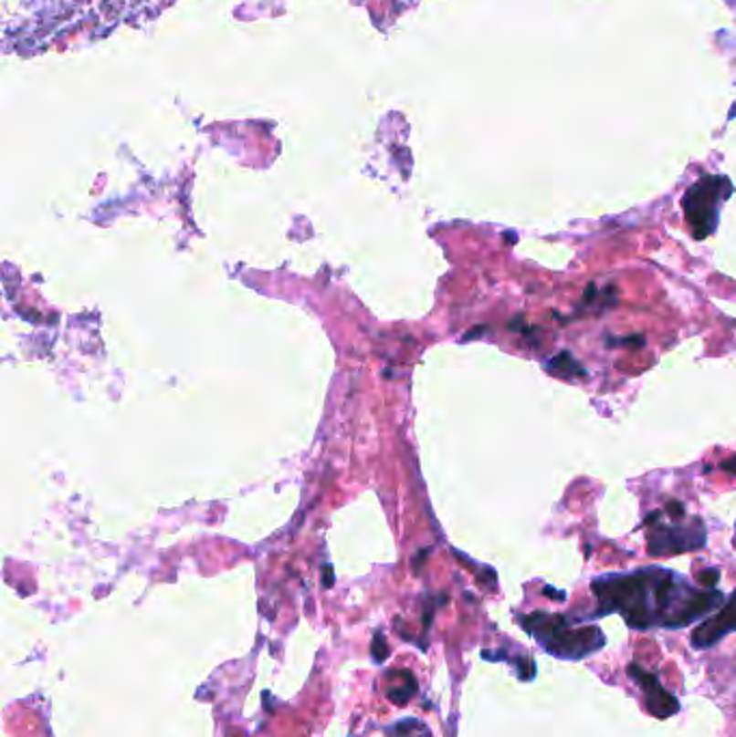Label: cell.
<instances>
[{
	"label": "cell",
	"mask_w": 736,
	"mask_h": 737,
	"mask_svg": "<svg viewBox=\"0 0 736 737\" xmlns=\"http://www.w3.org/2000/svg\"><path fill=\"white\" fill-rule=\"evenodd\" d=\"M372 658L373 662H384V659L389 658V645H387V638H384L383 634H376L372 640Z\"/></svg>",
	"instance_id": "cell-10"
},
{
	"label": "cell",
	"mask_w": 736,
	"mask_h": 737,
	"mask_svg": "<svg viewBox=\"0 0 736 737\" xmlns=\"http://www.w3.org/2000/svg\"><path fill=\"white\" fill-rule=\"evenodd\" d=\"M648 528V552L652 556H674L706 545V526L699 518L672 520L661 511V518Z\"/></svg>",
	"instance_id": "cell-4"
},
{
	"label": "cell",
	"mask_w": 736,
	"mask_h": 737,
	"mask_svg": "<svg viewBox=\"0 0 736 737\" xmlns=\"http://www.w3.org/2000/svg\"><path fill=\"white\" fill-rule=\"evenodd\" d=\"M544 596H549V597H553V599H566V593H563V591H555V588H551V586H544Z\"/></svg>",
	"instance_id": "cell-15"
},
{
	"label": "cell",
	"mask_w": 736,
	"mask_h": 737,
	"mask_svg": "<svg viewBox=\"0 0 736 737\" xmlns=\"http://www.w3.org/2000/svg\"><path fill=\"white\" fill-rule=\"evenodd\" d=\"M384 737H432V731L417 718H402L384 729Z\"/></svg>",
	"instance_id": "cell-9"
},
{
	"label": "cell",
	"mask_w": 736,
	"mask_h": 737,
	"mask_svg": "<svg viewBox=\"0 0 736 737\" xmlns=\"http://www.w3.org/2000/svg\"><path fill=\"white\" fill-rule=\"evenodd\" d=\"M732 190L728 177L721 175H706L687 190L682 196V212L696 240H706L715 234L720 224V210Z\"/></svg>",
	"instance_id": "cell-3"
},
{
	"label": "cell",
	"mask_w": 736,
	"mask_h": 737,
	"mask_svg": "<svg viewBox=\"0 0 736 737\" xmlns=\"http://www.w3.org/2000/svg\"><path fill=\"white\" fill-rule=\"evenodd\" d=\"M730 632H736V591L730 596L728 602H723L715 615L693 629L691 645L696 649H710V647L726 638Z\"/></svg>",
	"instance_id": "cell-6"
},
{
	"label": "cell",
	"mask_w": 736,
	"mask_h": 737,
	"mask_svg": "<svg viewBox=\"0 0 736 737\" xmlns=\"http://www.w3.org/2000/svg\"><path fill=\"white\" fill-rule=\"evenodd\" d=\"M721 471L734 474L736 477V455L730 457V460H726V462H721Z\"/></svg>",
	"instance_id": "cell-14"
},
{
	"label": "cell",
	"mask_w": 736,
	"mask_h": 737,
	"mask_svg": "<svg viewBox=\"0 0 736 737\" xmlns=\"http://www.w3.org/2000/svg\"><path fill=\"white\" fill-rule=\"evenodd\" d=\"M520 626L536 638V643L546 653L562 659H573V662L594 656L607 643L601 628L592 623H579V619H570L563 615H553V612H531V615L520 617Z\"/></svg>",
	"instance_id": "cell-2"
},
{
	"label": "cell",
	"mask_w": 736,
	"mask_h": 737,
	"mask_svg": "<svg viewBox=\"0 0 736 737\" xmlns=\"http://www.w3.org/2000/svg\"><path fill=\"white\" fill-rule=\"evenodd\" d=\"M663 514H665V515H668V518H672V520H680V518H687V511H685V504H682V503H678V501H669L668 504H665Z\"/></svg>",
	"instance_id": "cell-13"
},
{
	"label": "cell",
	"mask_w": 736,
	"mask_h": 737,
	"mask_svg": "<svg viewBox=\"0 0 736 737\" xmlns=\"http://www.w3.org/2000/svg\"><path fill=\"white\" fill-rule=\"evenodd\" d=\"M417 694V680L411 670L394 669L387 683V699L395 705H406Z\"/></svg>",
	"instance_id": "cell-7"
},
{
	"label": "cell",
	"mask_w": 736,
	"mask_h": 737,
	"mask_svg": "<svg viewBox=\"0 0 736 737\" xmlns=\"http://www.w3.org/2000/svg\"><path fill=\"white\" fill-rule=\"evenodd\" d=\"M734 545H736V531H734Z\"/></svg>",
	"instance_id": "cell-16"
},
{
	"label": "cell",
	"mask_w": 736,
	"mask_h": 737,
	"mask_svg": "<svg viewBox=\"0 0 736 737\" xmlns=\"http://www.w3.org/2000/svg\"><path fill=\"white\" fill-rule=\"evenodd\" d=\"M717 582H720V569L709 567V569H702V572H699V585H702L704 588H715Z\"/></svg>",
	"instance_id": "cell-12"
},
{
	"label": "cell",
	"mask_w": 736,
	"mask_h": 737,
	"mask_svg": "<svg viewBox=\"0 0 736 737\" xmlns=\"http://www.w3.org/2000/svg\"><path fill=\"white\" fill-rule=\"evenodd\" d=\"M546 371H549L553 378H562V379L585 376L584 365H581V362L574 358L570 352H560L557 356H553V358H549V362H546Z\"/></svg>",
	"instance_id": "cell-8"
},
{
	"label": "cell",
	"mask_w": 736,
	"mask_h": 737,
	"mask_svg": "<svg viewBox=\"0 0 736 737\" xmlns=\"http://www.w3.org/2000/svg\"><path fill=\"white\" fill-rule=\"evenodd\" d=\"M628 677L635 680V683L641 688L646 697V710L655 718H669L680 711V703L674 694H669L657 680V675L648 673L637 664H628Z\"/></svg>",
	"instance_id": "cell-5"
},
{
	"label": "cell",
	"mask_w": 736,
	"mask_h": 737,
	"mask_svg": "<svg viewBox=\"0 0 736 737\" xmlns=\"http://www.w3.org/2000/svg\"><path fill=\"white\" fill-rule=\"evenodd\" d=\"M592 593L598 599V617L615 612L639 632L689 628L720 610L726 599L717 588L693 586L685 576L663 567L605 574L592 582Z\"/></svg>",
	"instance_id": "cell-1"
},
{
	"label": "cell",
	"mask_w": 736,
	"mask_h": 737,
	"mask_svg": "<svg viewBox=\"0 0 736 737\" xmlns=\"http://www.w3.org/2000/svg\"><path fill=\"white\" fill-rule=\"evenodd\" d=\"M607 348H641L644 346V337L641 335H628V337H607Z\"/></svg>",
	"instance_id": "cell-11"
}]
</instances>
